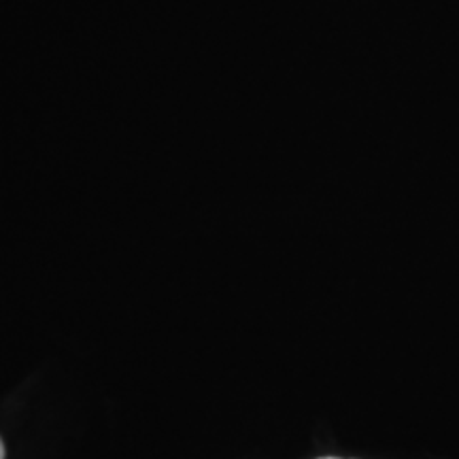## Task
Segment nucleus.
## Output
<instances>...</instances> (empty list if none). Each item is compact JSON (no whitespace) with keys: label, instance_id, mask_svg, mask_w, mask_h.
Returning <instances> with one entry per match:
<instances>
[{"label":"nucleus","instance_id":"f257e3e1","mask_svg":"<svg viewBox=\"0 0 459 459\" xmlns=\"http://www.w3.org/2000/svg\"><path fill=\"white\" fill-rule=\"evenodd\" d=\"M0 459H4V445H3V440H0Z\"/></svg>","mask_w":459,"mask_h":459},{"label":"nucleus","instance_id":"f03ea898","mask_svg":"<svg viewBox=\"0 0 459 459\" xmlns=\"http://www.w3.org/2000/svg\"><path fill=\"white\" fill-rule=\"evenodd\" d=\"M321 459H338V457H321Z\"/></svg>","mask_w":459,"mask_h":459}]
</instances>
